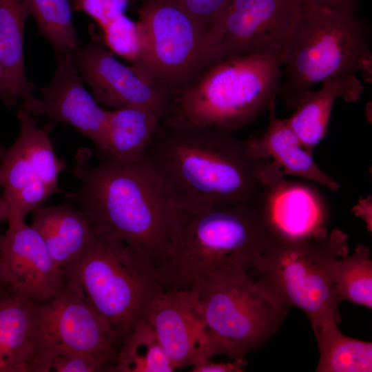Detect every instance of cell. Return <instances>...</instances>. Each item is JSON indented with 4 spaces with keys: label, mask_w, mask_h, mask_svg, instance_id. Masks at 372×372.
<instances>
[{
    "label": "cell",
    "mask_w": 372,
    "mask_h": 372,
    "mask_svg": "<svg viewBox=\"0 0 372 372\" xmlns=\"http://www.w3.org/2000/svg\"><path fill=\"white\" fill-rule=\"evenodd\" d=\"M354 208L355 214L360 216L366 223L367 229L371 231V204L367 200H364L362 202Z\"/></svg>",
    "instance_id": "cell-35"
},
{
    "label": "cell",
    "mask_w": 372,
    "mask_h": 372,
    "mask_svg": "<svg viewBox=\"0 0 372 372\" xmlns=\"http://www.w3.org/2000/svg\"><path fill=\"white\" fill-rule=\"evenodd\" d=\"M1 188H2V185H1V177H0V190ZM7 217H8V215H7L6 207L3 200V198L1 197V194H0V243H1V238L3 237V235L1 234V225L4 220H7Z\"/></svg>",
    "instance_id": "cell-36"
},
{
    "label": "cell",
    "mask_w": 372,
    "mask_h": 372,
    "mask_svg": "<svg viewBox=\"0 0 372 372\" xmlns=\"http://www.w3.org/2000/svg\"><path fill=\"white\" fill-rule=\"evenodd\" d=\"M34 305L0 292V372H28L34 355Z\"/></svg>",
    "instance_id": "cell-20"
},
{
    "label": "cell",
    "mask_w": 372,
    "mask_h": 372,
    "mask_svg": "<svg viewBox=\"0 0 372 372\" xmlns=\"http://www.w3.org/2000/svg\"><path fill=\"white\" fill-rule=\"evenodd\" d=\"M371 28L355 14L320 7L302 0L289 23L282 45L285 81L278 95L294 110L318 83L357 75L372 80Z\"/></svg>",
    "instance_id": "cell-4"
},
{
    "label": "cell",
    "mask_w": 372,
    "mask_h": 372,
    "mask_svg": "<svg viewBox=\"0 0 372 372\" xmlns=\"http://www.w3.org/2000/svg\"><path fill=\"white\" fill-rule=\"evenodd\" d=\"M161 121L137 107L108 110L106 143L99 159L130 161L141 158Z\"/></svg>",
    "instance_id": "cell-21"
},
{
    "label": "cell",
    "mask_w": 372,
    "mask_h": 372,
    "mask_svg": "<svg viewBox=\"0 0 372 372\" xmlns=\"http://www.w3.org/2000/svg\"><path fill=\"white\" fill-rule=\"evenodd\" d=\"M190 289L196 294L214 356L245 359L280 330L289 311L248 275Z\"/></svg>",
    "instance_id": "cell-8"
},
{
    "label": "cell",
    "mask_w": 372,
    "mask_h": 372,
    "mask_svg": "<svg viewBox=\"0 0 372 372\" xmlns=\"http://www.w3.org/2000/svg\"><path fill=\"white\" fill-rule=\"evenodd\" d=\"M262 204L278 234L308 238L327 231L329 210L325 200L307 183L282 177L269 187Z\"/></svg>",
    "instance_id": "cell-16"
},
{
    "label": "cell",
    "mask_w": 372,
    "mask_h": 372,
    "mask_svg": "<svg viewBox=\"0 0 372 372\" xmlns=\"http://www.w3.org/2000/svg\"><path fill=\"white\" fill-rule=\"evenodd\" d=\"M62 271L65 282L94 309L121 344L164 290L149 258L121 240L94 232L84 253Z\"/></svg>",
    "instance_id": "cell-7"
},
{
    "label": "cell",
    "mask_w": 372,
    "mask_h": 372,
    "mask_svg": "<svg viewBox=\"0 0 372 372\" xmlns=\"http://www.w3.org/2000/svg\"><path fill=\"white\" fill-rule=\"evenodd\" d=\"M34 355L52 350L83 353L107 365L110 372L118 349L107 323L72 286L34 305Z\"/></svg>",
    "instance_id": "cell-10"
},
{
    "label": "cell",
    "mask_w": 372,
    "mask_h": 372,
    "mask_svg": "<svg viewBox=\"0 0 372 372\" xmlns=\"http://www.w3.org/2000/svg\"><path fill=\"white\" fill-rule=\"evenodd\" d=\"M178 209L165 258L164 289H200L247 275L276 233L260 203Z\"/></svg>",
    "instance_id": "cell-3"
},
{
    "label": "cell",
    "mask_w": 372,
    "mask_h": 372,
    "mask_svg": "<svg viewBox=\"0 0 372 372\" xmlns=\"http://www.w3.org/2000/svg\"><path fill=\"white\" fill-rule=\"evenodd\" d=\"M176 371L149 324L139 320L117 351L112 372Z\"/></svg>",
    "instance_id": "cell-25"
},
{
    "label": "cell",
    "mask_w": 372,
    "mask_h": 372,
    "mask_svg": "<svg viewBox=\"0 0 372 372\" xmlns=\"http://www.w3.org/2000/svg\"><path fill=\"white\" fill-rule=\"evenodd\" d=\"M332 278L340 301L372 308V260L368 247L358 245L352 254L336 259Z\"/></svg>",
    "instance_id": "cell-27"
},
{
    "label": "cell",
    "mask_w": 372,
    "mask_h": 372,
    "mask_svg": "<svg viewBox=\"0 0 372 372\" xmlns=\"http://www.w3.org/2000/svg\"><path fill=\"white\" fill-rule=\"evenodd\" d=\"M31 226L43 239L56 265L63 271L87 249L94 231L85 214L74 204L40 207L33 212Z\"/></svg>",
    "instance_id": "cell-18"
},
{
    "label": "cell",
    "mask_w": 372,
    "mask_h": 372,
    "mask_svg": "<svg viewBox=\"0 0 372 372\" xmlns=\"http://www.w3.org/2000/svg\"><path fill=\"white\" fill-rule=\"evenodd\" d=\"M177 4L204 28L207 34L220 19L231 0H169Z\"/></svg>",
    "instance_id": "cell-31"
},
{
    "label": "cell",
    "mask_w": 372,
    "mask_h": 372,
    "mask_svg": "<svg viewBox=\"0 0 372 372\" xmlns=\"http://www.w3.org/2000/svg\"><path fill=\"white\" fill-rule=\"evenodd\" d=\"M348 240L339 229L308 238L276 234L251 267L257 281L282 306L306 315L315 335L340 323L332 267L349 253Z\"/></svg>",
    "instance_id": "cell-6"
},
{
    "label": "cell",
    "mask_w": 372,
    "mask_h": 372,
    "mask_svg": "<svg viewBox=\"0 0 372 372\" xmlns=\"http://www.w3.org/2000/svg\"><path fill=\"white\" fill-rule=\"evenodd\" d=\"M65 285L39 233L25 222L8 227L0 243V291L40 303Z\"/></svg>",
    "instance_id": "cell-13"
},
{
    "label": "cell",
    "mask_w": 372,
    "mask_h": 372,
    "mask_svg": "<svg viewBox=\"0 0 372 372\" xmlns=\"http://www.w3.org/2000/svg\"><path fill=\"white\" fill-rule=\"evenodd\" d=\"M0 99L5 105L10 109L14 107L18 99L16 98L12 91L11 90L6 76L0 61Z\"/></svg>",
    "instance_id": "cell-34"
},
{
    "label": "cell",
    "mask_w": 372,
    "mask_h": 372,
    "mask_svg": "<svg viewBox=\"0 0 372 372\" xmlns=\"http://www.w3.org/2000/svg\"><path fill=\"white\" fill-rule=\"evenodd\" d=\"M318 90H311L300 101L293 114L286 118L303 146L311 154L324 138L335 101L342 98L356 102L364 92L357 75L328 79Z\"/></svg>",
    "instance_id": "cell-19"
},
{
    "label": "cell",
    "mask_w": 372,
    "mask_h": 372,
    "mask_svg": "<svg viewBox=\"0 0 372 372\" xmlns=\"http://www.w3.org/2000/svg\"><path fill=\"white\" fill-rule=\"evenodd\" d=\"M143 158L173 205L184 211L260 203L284 177L255 156L235 132L177 127L161 121Z\"/></svg>",
    "instance_id": "cell-1"
},
{
    "label": "cell",
    "mask_w": 372,
    "mask_h": 372,
    "mask_svg": "<svg viewBox=\"0 0 372 372\" xmlns=\"http://www.w3.org/2000/svg\"><path fill=\"white\" fill-rule=\"evenodd\" d=\"M72 58L99 105L113 109L137 107L152 112L161 121L167 118L173 95L143 79L101 43L95 41L79 45Z\"/></svg>",
    "instance_id": "cell-12"
},
{
    "label": "cell",
    "mask_w": 372,
    "mask_h": 372,
    "mask_svg": "<svg viewBox=\"0 0 372 372\" xmlns=\"http://www.w3.org/2000/svg\"><path fill=\"white\" fill-rule=\"evenodd\" d=\"M17 114L20 132L15 142L30 163L37 178L55 194L62 192L58 181L65 164L54 151L49 136L52 126L39 127L34 116L21 105Z\"/></svg>",
    "instance_id": "cell-24"
},
{
    "label": "cell",
    "mask_w": 372,
    "mask_h": 372,
    "mask_svg": "<svg viewBox=\"0 0 372 372\" xmlns=\"http://www.w3.org/2000/svg\"><path fill=\"white\" fill-rule=\"evenodd\" d=\"M333 323L316 335L320 353L316 372L372 371V343L344 335Z\"/></svg>",
    "instance_id": "cell-23"
},
{
    "label": "cell",
    "mask_w": 372,
    "mask_h": 372,
    "mask_svg": "<svg viewBox=\"0 0 372 372\" xmlns=\"http://www.w3.org/2000/svg\"><path fill=\"white\" fill-rule=\"evenodd\" d=\"M110 372L109 366L93 358L65 350L37 353L28 366V372Z\"/></svg>",
    "instance_id": "cell-29"
},
{
    "label": "cell",
    "mask_w": 372,
    "mask_h": 372,
    "mask_svg": "<svg viewBox=\"0 0 372 372\" xmlns=\"http://www.w3.org/2000/svg\"><path fill=\"white\" fill-rule=\"evenodd\" d=\"M38 31L52 46L56 56L72 54L79 40L68 0H24Z\"/></svg>",
    "instance_id": "cell-26"
},
{
    "label": "cell",
    "mask_w": 372,
    "mask_h": 372,
    "mask_svg": "<svg viewBox=\"0 0 372 372\" xmlns=\"http://www.w3.org/2000/svg\"><path fill=\"white\" fill-rule=\"evenodd\" d=\"M92 152L78 149L72 174L79 188L65 197L86 216L94 232L121 240L156 264L167 256L178 210L143 156L122 161L100 159L92 165Z\"/></svg>",
    "instance_id": "cell-2"
},
{
    "label": "cell",
    "mask_w": 372,
    "mask_h": 372,
    "mask_svg": "<svg viewBox=\"0 0 372 372\" xmlns=\"http://www.w3.org/2000/svg\"><path fill=\"white\" fill-rule=\"evenodd\" d=\"M302 1L231 0L207 35L200 71L233 56L282 52L291 18Z\"/></svg>",
    "instance_id": "cell-11"
},
{
    "label": "cell",
    "mask_w": 372,
    "mask_h": 372,
    "mask_svg": "<svg viewBox=\"0 0 372 372\" xmlns=\"http://www.w3.org/2000/svg\"><path fill=\"white\" fill-rule=\"evenodd\" d=\"M309 3L349 14H355L360 0H304Z\"/></svg>",
    "instance_id": "cell-33"
},
{
    "label": "cell",
    "mask_w": 372,
    "mask_h": 372,
    "mask_svg": "<svg viewBox=\"0 0 372 372\" xmlns=\"http://www.w3.org/2000/svg\"><path fill=\"white\" fill-rule=\"evenodd\" d=\"M143 320L176 370L214 356L193 290L164 289L152 301Z\"/></svg>",
    "instance_id": "cell-14"
},
{
    "label": "cell",
    "mask_w": 372,
    "mask_h": 372,
    "mask_svg": "<svg viewBox=\"0 0 372 372\" xmlns=\"http://www.w3.org/2000/svg\"><path fill=\"white\" fill-rule=\"evenodd\" d=\"M247 364L245 359L231 360L227 362H215L207 359L192 366V372H241Z\"/></svg>",
    "instance_id": "cell-32"
},
{
    "label": "cell",
    "mask_w": 372,
    "mask_h": 372,
    "mask_svg": "<svg viewBox=\"0 0 372 372\" xmlns=\"http://www.w3.org/2000/svg\"><path fill=\"white\" fill-rule=\"evenodd\" d=\"M102 30L103 42L113 54L125 59L131 65L139 61L143 49V37L138 21L123 14Z\"/></svg>",
    "instance_id": "cell-28"
},
{
    "label": "cell",
    "mask_w": 372,
    "mask_h": 372,
    "mask_svg": "<svg viewBox=\"0 0 372 372\" xmlns=\"http://www.w3.org/2000/svg\"><path fill=\"white\" fill-rule=\"evenodd\" d=\"M138 15L143 49L139 61L130 67L174 96L200 71L207 32L169 0H142Z\"/></svg>",
    "instance_id": "cell-9"
},
{
    "label": "cell",
    "mask_w": 372,
    "mask_h": 372,
    "mask_svg": "<svg viewBox=\"0 0 372 372\" xmlns=\"http://www.w3.org/2000/svg\"><path fill=\"white\" fill-rule=\"evenodd\" d=\"M282 69V52L236 55L211 64L173 96L163 121L236 132L276 100Z\"/></svg>",
    "instance_id": "cell-5"
},
{
    "label": "cell",
    "mask_w": 372,
    "mask_h": 372,
    "mask_svg": "<svg viewBox=\"0 0 372 372\" xmlns=\"http://www.w3.org/2000/svg\"><path fill=\"white\" fill-rule=\"evenodd\" d=\"M132 0H73L72 9L86 14L101 28L125 14Z\"/></svg>",
    "instance_id": "cell-30"
},
{
    "label": "cell",
    "mask_w": 372,
    "mask_h": 372,
    "mask_svg": "<svg viewBox=\"0 0 372 372\" xmlns=\"http://www.w3.org/2000/svg\"><path fill=\"white\" fill-rule=\"evenodd\" d=\"M267 111L269 123L264 134L246 140L251 153L273 165L284 176H297L331 190L338 189L339 184L318 166L312 154L303 146L286 118L277 116L276 100Z\"/></svg>",
    "instance_id": "cell-17"
},
{
    "label": "cell",
    "mask_w": 372,
    "mask_h": 372,
    "mask_svg": "<svg viewBox=\"0 0 372 372\" xmlns=\"http://www.w3.org/2000/svg\"><path fill=\"white\" fill-rule=\"evenodd\" d=\"M41 93V99L34 97L21 106L34 116L44 115L72 126L94 143L97 156L104 152L108 110L86 90L72 54L56 56L52 79Z\"/></svg>",
    "instance_id": "cell-15"
},
{
    "label": "cell",
    "mask_w": 372,
    "mask_h": 372,
    "mask_svg": "<svg viewBox=\"0 0 372 372\" xmlns=\"http://www.w3.org/2000/svg\"><path fill=\"white\" fill-rule=\"evenodd\" d=\"M30 16L24 0H0V61L11 90L21 103L32 100L35 86L23 61V30Z\"/></svg>",
    "instance_id": "cell-22"
}]
</instances>
